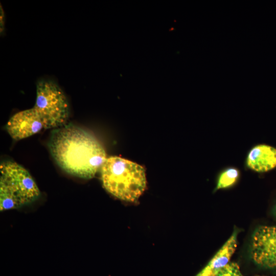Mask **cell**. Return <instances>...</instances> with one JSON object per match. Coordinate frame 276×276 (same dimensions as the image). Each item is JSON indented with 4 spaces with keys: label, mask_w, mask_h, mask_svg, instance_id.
I'll use <instances>...</instances> for the list:
<instances>
[{
    "label": "cell",
    "mask_w": 276,
    "mask_h": 276,
    "mask_svg": "<svg viewBox=\"0 0 276 276\" xmlns=\"http://www.w3.org/2000/svg\"><path fill=\"white\" fill-rule=\"evenodd\" d=\"M246 164L251 170L265 172L276 167V148L267 145L254 147L249 152Z\"/></svg>",
    "instance_id": "7"
},
{
    "label": "cell",
    "mask_w": 276,
    "mask_h": 276,
    "mask_svg": "<svg viewBox=\"0 0 276 276\" xmlns=\"http://www.w3.org/2000/svg\"><path fill=\"white\" fill-rule=\"evenodd\" d=\"M239 176V171L235 168H229L223 172L218 180L216 189L226 188L232 186Z\"/></svg>",
    "instance_id": "9"
},
{
    "label": "cell",
    "mask_w": 276,
    "mask_h": 276,
    "mask_svg": "<svg viewBox=\"0 0 276 276\" xmlns=\"http://www.w3.org/2000/svg\"><path fill=\"white\" fill-rule=\"evenodd\" d=\"M39 189L29 172L15 162L0 165V210L19 208L39 196Z\"/></svg>",
    "instance_id": "3"
},
{
    "label": "cell",
    "mask_w": 276,
    "mask_h": 276,
    "mask_svg": "<svg viewBox=\"0 0 276 276\" xmlns=\"http://www.w3.org/2000/svg\"><path fill=\"white\" fill-rule=\"evenodd\" d=\"M237 244V234L234 232L206 266L196 276H216L218 270L229 262L236 250Z\"/></svg>",
    "instance_id": "8"
},
{
    "label": "cell",
    "mask_w": 276,
    "mask_h": 276,
    "mask_svg": "<svg viewBox=\"0 0 276 276\" xmlns=\"http://www.w3.org/2000/svg\"><path fill=\"white\" fill-rule=\"evenodd\" d=\"M42 128V122L34 108L15 113L6 124L7 131L15 140L30 136Z\"/></svg>",
    "instance_id": "6"
},
{
    "label": "cell",
    "mask_w": 276,
    "mask_h": 276,
    "mask_svg": "<svg viewBox=\"0 0 276 276\" xmlns=\"http://www.w3.org/2000/svg\"><path fill=\"white\" fill-rule=\"evenodd\" d=\"M274 214H275V216H276V206H275V208H274Z\"/></svg>",
    "instance_id": "12"
},
{
    "label": "cell",
    "mask_w": 276,
    "mask_h": 276,
    "mask_svg": "<svg viewBox=\"0 0 276 276\" xmlns=\"http://www.w3.org/2000/svg\"><path fill=\"white\" fill-rule=\"evenodd\" d=\"M4 12L2 6L1 5V15H0V30L1 33L3 32L4 28V23H5V17H4Z\"/></svg>",
    "instance_id": "11"
},
{
    "label": "cell",
    "mask_w": 276,
    "mask_h": 276,
    "mask_svg": "<svg viewBox=\"0 0 276 276\" xmlns=\"http://www.w3.org/2000/svg\"><path fill=\"white\" fill-rule=\"evenodd\" d=\"M257 276H260V275H257Z\"/></svg>",
    "instance_id": "13"
},
{
    "label": "cell",
    "mask_w": 276,
    "mask_h": 276,
    "mask_svg": "<svg viewBox=\"0 0 276 276\" xmlns=\"http://www.w3.org/2000/svg\"><path fill=\"white\" fill-rule=\"evenodd\" d=\"M49 147L53 157L63 170L82 178L93 177L106 159L105 151L98 141L72 124L54 130Z\"/></svg>",
    "instance_id": "1"
},
{
    "label": "cell",
    "mask_w": 276,
    "mask_h": 276,
    "mask_svg": "<svg viewBox=\"0 0 276 276\" xmlns=\"http://www.w3.org/2000/svg\"><path fill=\"white\" fill-rule=\"evenodd\" d=\"M101 178L109 193L128 201L136 200L146 185L145 170L142 166L117 156L105 159L101 168Z\"/></svg>",
    "instance_id": "2"
},
{
    "label": "cell",
    "mask_w": 276,
    "mask_h": 276,
    "mask_svg": "<svg viewBox=\"0 0 276 276\" xmlns=\"http://www.w3.org/2000/svg\"><path fill=\"white\" fill-rule=\"evenodd\" d=\"M33 108L40 117L44 129L63 126L69 116L66 96L56 83L50 81L43 80L37 83Z\"/></svg>",
    "instance_id": "4"
},
{
    "label": "cell",
    "mask_w": 276,
    "mask_h": 276,
    "mask_svg": "<svg viewBox=\"0 0 276 276\" xmlns=\"http://www.w3.org/2000/svg\"><path fill=\"white\" fill-rule=\"evenodd\" d=\"M250 252L252 260L259 266L276 268V226H261L254 231Z\"/></svg>",
    "instance_id": "5"
},
{
    "label": "cell",
    "mask_w": 276,
    "mask_h": 276,
    "mask_svg": "<svg viewBox=\"0 0 276 276\" xmlns=\"http://www.w3.org/2000/svg\"><path fill=\"white\" fill-rule=\"evenodd\" d=\"M216 276H243L237 263L229 262L218 270Z\"/></svg>",
    "instance_id": "10"
}]
</instances>
